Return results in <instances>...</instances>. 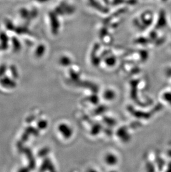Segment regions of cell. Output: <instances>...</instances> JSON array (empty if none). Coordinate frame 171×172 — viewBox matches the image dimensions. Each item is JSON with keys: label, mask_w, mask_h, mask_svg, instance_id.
I'll return each instance as SVG.
<instances>
[{"label": "cell", "mask_w": 171, "mask_h": 172, "mask_svg": "<svg viewBox=\"0 0 171 172\" xmlns=\"http://www.w3.org/2000/svg\"><path fill=\"white\" fill-rule=\"evenodd\" d=\"M70 127L65 124H61L59 125L58 129L60 133L63 136V137L68 138L71 135V130Z\"/></svg>", "instance_id": "6"}, {"label": "cell", "mask_w": 171, "mask_h": 172, "mask_svg": "<svg viewBox=\"0 0 171 172\" xmlns=\"http://www.w3.org/2000/svg\"><path fill=\"white\" fill-rule=\"evenodd\" d=\"M0 50H1V47H0Z\"/></svg>", "instance_id": "22"}, {"label": "cell", "mask_w": 171, "mask_h": 172, "mask_svg": "<svg viewBox=\"0 0 171 172\" xmlns=\"http://www.w3.org/2000/svg\"><path fill=\"white\" fill-rule=\"evenodd\" d=\"M30 168L29 167H22L18 171L20 172H27L30 171Z\"/></svg>", "instance_id": "20"}, {"label": "cell", "mask_w": 171, "mask_h": 172, "mask_svg": "<svg viewBox=\"0 0 171 172\" xmlns=\"http://www.w3.org/2000/svg\"><path fill=\"white\" fill-rule=\"evenodd\" d=\"M19 13L23 19L26 20H31L30 18V11L26 8H21L19 10Z\"/></svg>", "instance_id": "10"}, {"label": "cell", "mask_w": 171, "mask_h": 172, "mask_svg": "<svg viewBox=\"0 0 171 172\" xmlns=\"http://www.w3.org/2000/svg\"><path fill=\"white\" fill-rule=\"evenodd\" d=\"M30 137V135L27 132H26V131H24V132L22 133L21 137V139L20 140L23 143H25L26 142H27L28 140L29 139V138Z\"/></svg>", "instance_id": "17"}, {"label": "cell", "mask_w": 171, "mask_h": 172, "mask_svg": "<svg viewBox=\"0 0 171 172\" xmlns=\"http://www.w3.org/2000/svg\"><path fill=\"white\" fill-rule=\"evenodd\" d=\"M0 85L5 89H15L17 86L16 79L5 75L0 78Z\"/></svg>", "instance_id": "1"}, {"label": "cell", "mask_w": 171, "mask_h": 172, "mask_svg": "<svg viewBox=\"0 0 171 172\" xmlns=\"http://www.w3.org/2000/svg\"><path fill=\"white\" fill-rule=\"evenodd\" d=\"M38 15V11L36 8H34L30 11V18L31 20L36 18Z\"/></svg>", "instance_id": "18"}, {"label": "cell", "mask_w": 171, "mask_h": 172, "mask_svg": "<svg viewBox=\"0 0 171 172\" xmlns=\"http://www.w3.org/2000/svg\"><path fill=\"white\" fill-rule=\"evenodd\" d=\"M46 46L44 44H39L36 47L34 51V55L37 58H41L46 52Z\"/></svg>", "instance_id": "8"}, {"label": "cell", "mask_w": 171, "mask_h": 172, "mask_svg": "<svg viewBox=\"0 0 171 172\" xmlns=\"http://www.w3.org/2000/svg\"><path fill=\"white\" fill-rule=\"evenodd\" d=\"M22 153H23L26 157L27 159L28 162V167L30 168L31 170L34 169L36 168V159L35 157L33 155L32 151L29 148L25 147Z\"/></svg>", "instance_id": "3"}, {"label": "cell", "mask_w": 171, "mask_h": 172, "mask_svg": "<svg viewBox=\"0 0 171 172\" xmlns=\"http://www.w3.org/2000/svg\"><path fill=\"white\" fill-rule=\"evenodd\" d=\"M5 27L9 31H15L16 26L14 25L13 23L10 20H6L5 21Z\"/></svg>", "instance_id": "16"}, {"label": "cell", "mask_w": 171, "mask_h": 172, "mask_svg": "<svg viewBox=\"0 0 171 172\" xmlns=\"http://www.w3.org/2000/svg\"><path fill=\"white\" fill-rule=\"evenodd\" d=\"M36 119V117L34 116L33 115H30L26 118V122L28 123H31V122H33V121H34V120Z\"/></svg>", "instance_id": "19"}, {"label": "cell", "mask_w": 171, "mask_h": 172, "mask_svg": "<svg viewBox=\"0 0 171 172\" xmlns=\"http://www.w3.org/2000/svg\"><path fill=\"white\" fill-rule=\"evenodd\" d=\"M10 38L4 31L0 32V47L1 50L6 51L9 47Z\"/></svg>", "instance_id": "4"}, {"label": "cell", "mask_w": 171, "mask_h": 172, "mask_svg": "<svg viewBox=\"0 0 171 172\" xmlns=\"http://www.w3.org/2000/svg\"><path fill=\"white\" fill-rule=\"evenodd\" d=\"M34 1H36L39 2V3H45L46 2H48L50 0H34Z\"/></svg>", "instance_id": "21"}, {"label": "cell", "mask_w": 171, "mask_h": 172, "mask_svg": "<svg viewBox=\"0 0 171 172\" xmlns=\"http://www.w3.org/2000/svg\"><path fill=\"white\" fill-rule=\"evenodd\" d=\"M49 18L52 33L54 35H57L58 33L60 26V22L57 17V14L55 12H50L49 13Z\"/></svg>", "instance_id": "2"}, {"label": "cell", "mask_w": 171, "mask_h": 172, "mask_svg": "<svg viewBox=\"0 0 171 172\" xmlns=\"http://www.w3.org/2000/svg\"><path fill=\"white\" fill-rule=\"evenodd\" d=\"M11 43L12 46V49L14 52H18L22 49V44L20 41L15 36H13L11 38Z\"/></svg>", "instance_id": "7"}, {"label": "cell", "mask_w": 171, "mask_h": 172, "mask_svg": "<svg viewBox=\"0 0 171 172\" xmlns=\"http://www.w3.org/2000/svg\"><path fill=\"white\" fill-rule=\"evenodd\" d=\"M49 149L48 148L44 147L42 149H41L40 150H39L37 153V156L39 158H43L46 157V156H47V154L49 153Z\"/></svg>", "instance_id": "14"}, {"label": "cell", "mask_w": 171, "mask_h": 172, "mask_svg": "<svg viewBox=\"0 0 171 172\" xmlns=\"http://www.w3.org/2000/svg\"><path fill=\"white\" fill-rule=\"evenodd\" d=\"M48 126V122L44 119H39L37 122V127L39 130H44Z\"/></svg>", "instance_id": "13"}, {"label": "cell", "mask_w": 171, "mask_h": 172, "mask_svg": "<svg viewBox=\"0 0 171 172\" xmlns=\"http://www.w3.org/2000/svg\"><path fill=\"white\" fill-rule=\"evenodd\" d=\"M53 168V166L50 159L49 158H44L42 161L40 168H39V171L41 172H44L47 170L49 171H53L52 169Z\"/></svg>", "instance_id": "5"}, {"label": "cell", "mask_w": 171, "mask_h": 172, "mask_svg": "<svg viewBox=\"0 0 171 172\" xmlns=\"http://www.w3.org/2000/svg\"><path fill=\"white\" fill-rule=\"evenodd\" d=\"M8 70V67L5 64H2L0 65V78L5 76L7 70Z\"/></svg>", "instance_id": "15"}, {"label": "cell", "mask_w": 171, "mask_h": 172, "mask_svg": "<svg viewBox=\"0 0 171 172\" xmlns=\"http://www.w3.org/2000/svg\"><path fill=\"white\" fill-rule=\"evenodd\" d=\"M25 131L27 132L30 135H33L34 137H38L39 135V130L37 128H35L34 127H32L31 125L28 126L26 128H25Z\"/></svg>", "instance_id": "9"}, {"label": "cell", "mask_w": 171, "mask_h": 172, "mask_svg": "<svg viewBox=\"0 0 171 172\" xmlns=\"http://www.w3.org/2000/svg\"><path fill=\"white\" fill-rule=\"evenodd\" d=\"M8 70L11 73V77L16 80L19 78V72L16 65H11L8 67Z\"/></svg>", "instance_id": "11"}, {"label": "cell", "mask_w": 171, "mask_h": 172, "mask_svg": "<svg viewBox=\"0 0 171 172\" xmlns=\"http://www.w3.org/2000/svg\"><path fill=\"white\" fill-rule=\"evenodd\" d=\"M14 31L18 35H23L27 33L28 29L26 26H20L16 27Z\"/></svg>", "instance_id": "12"}]
</instances>
